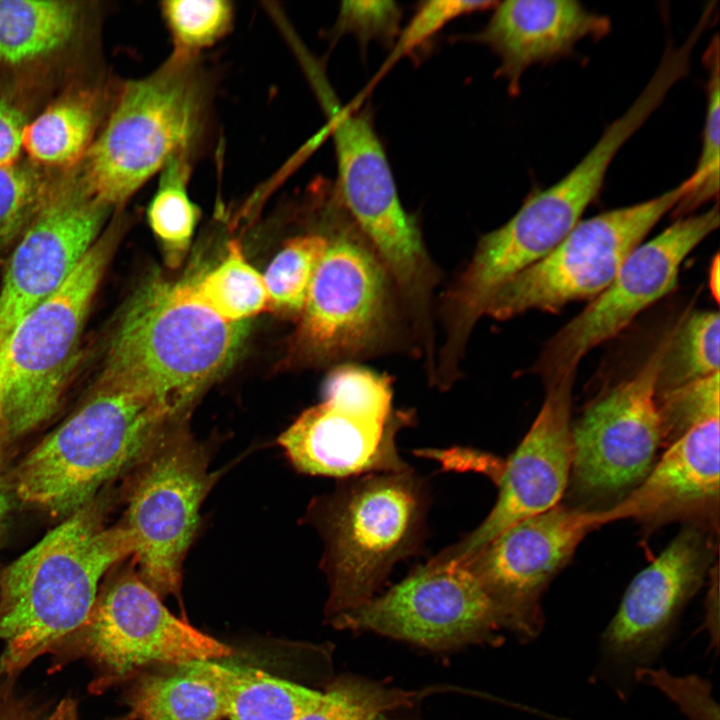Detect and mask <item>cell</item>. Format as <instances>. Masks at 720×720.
Instances as JSON below:
<instances>
[{
    "label": "cell",
    "instance_id": "38",
    "mask_svg": "<svg viewBox=\"0 0 720 720\" xmlns=\"http://www.w3.org/2000/svg\"><path fill=\"white\" fill-rule=\"evenodd\" d=\"M494 1L434 0L423 2L399 33L390 61L412 52L452 20L477 11L493 8Z\"/></svg>",
    "mask_w": 720,
    "mask_h": 720
},
{
    "label": "cell",
    "instance_id": "41",
    "mask_svg": "<svg viewBox=\"0 0 720 720\" xmlns=\"http://www.w3.org/2000/svg\"><path fill=\"white\" fill-rule=\"evenodd\" d=\"M709 286L714 298L719 300V257L716 256L710 270Z\"/></svg>",
    "mask_w": 720,
    "mask_h": 720
},
{
    "label": "cell",
    "instance_id": "36",
    "mask_svg": "<svg viewBox=\"0 0 720 720\" xmlns=\"http://www.w3.org/2000/svg\"><path fill=\"white\" fill-rule=\"evenodd\" d=\"M639 683L659 690L687 720H720L712 685L698 674L675 675L663 667L652 666L637 673L636 684Z\"/></svg>",
    "mask_w": 720,
    "mask_h": 720
},
{
    "label": "cell",
    "instance_id": "34",
    "mask_svg": "<svg viewBox=\"0 0 720 720\" xmlns=\"http://www.w3.org/2000/svg\"><path fill=\"white\" fill-rule=\"evenodd\" d=\"M52 183L34 165L0 167V257L24 231Z\"/></svg>",
    "mask_w": 720,
    "mask_h": 720
},
{
    "label": "cell",
    "instance_id": "31",
    "mask_svg": "<svg viewBox=\"0 0 720 720\" xmlns=\"http://www.w3.org/2000/svg\"><path fill=\"white\" fill-rule=\"evenodd\" d=\"M326 246L327 237L321 234L302 235L286 242L263 275L269 309L301 315Z\"/></svg>",
    "mask_w": 720,
    "mask_h": 720
},
{
    "label": "cell",
    "instance_id": "15",
    "mask_svg": "<svg viewBox=\"0 0 720 720\" xmlns=\"http://www.w3.org/2000/svg\"><path fill=\"white\" fill-rule=\"evenodd\" d=\"M608 523L605 509L560 503L521 520L468 557L467 568L496 606L504 629L521 642L541 634V597L592 530Z\"/></svg>",
    "mask_w": 720,
    "mask_h": 720
},
{
    "label": "cell",
    "instance_id": "12",
    "mask_svg": "<svg viewBox=\"0 0 720 720\" xmlns=\"http://www.w3.org/2000/svg\"><path fill=\"white\" fill-rule=\"evenodd\" d=\"M64 645L98 669L95 692L150 664L179 666L232 653L171 613L132 567L101 586L89 617L59 648Z\"/></svg>",
    "mask_w": 720,
    "mask_h": 720
},
{
    "label": "cell",
    "instance_id": "5",
    "mask_svg": "<svg viewBox=\"0 0 720 720\" xmlns=\"http://www.w3.org/2000/svg\"><path fill=\"white\" fill-rule=\"evenodd\" d=\"M427 507L424 482L411 470L355 477L315 505L313 521L325 541L328 616L372 599L395 563L417 550Z\"/></svg>",
    "mask_w": 720,
    "mask_h": 720
},
{
    "label": "cell",
    "instance_id": "40",
    "mask_svg": "<svg viewBox=\"0 0 720 720\" xmlns=\"http://www.w3.org/2000/svg\"><path fill=\"white\" fill-rule=\"evenodd\" d=\"M27 123L19 106L0 97V167L18 163L23 151V135Z\"/></svg>",
    "mask_w": 720,
    "mask_h": 720
},
{
    "label": "cell",
    "instance_id": "4",
    "mask_svg": "<svg viewBox=\"0 0 720 720\" xmlns=\"http://www.w3.org/2000/svg\"><path fill=\"white\" fill-rule=\"evenodd\" d=\"M210 87L197 57L173 54L126 82L77 174L110 208L128 200L179 155H192L208 119Z\"/></svg>",
    "mask_w": 720,
    "mask_h": 720
},
{
    "label": "cell",
    "instance_id": "33",
    "mask_svg": "<svg viewBox=\"0 0 720 720\" xmlns=\"http://www.w3.org/2000/svg\"><path fill=\"white\" fill-rule=\"evenodd\" d=\"M172 35L174 54L197 57L232 27L234 9L226 0H172L161 4Z\"/></svg>",
    "mask_w": 720,
    "mask_h": 720
},
{
    "label": "cell",
    "instance_id": "6",
    "mask_svg": "<svg viewBox=\"0 0 720 720\" xmlns=\"http://www.w3.org/2000/svg\"><path fill=\"white\" fill-rule=\"evenodd\" d=\"M116 242L90 248L64 285L27 313L0 354V451L58 410L80 358L87 317Z\"/></svg>",
    "mask_w": 720,
    "mask_h": 720
},
{
    "label": "cell",
    "instance_id": "7",
    "mask_svg": "<svg viewBox=\"0 0 720 720\" xmlns=\"http://www.w3.org/2000/svg\"><path fill=\"white\" fill-rule=\"evenodd\" d=\"M133 470L120 525L136 570L160 597L179 595L200 508L217 475L209 470L205 448L184 425L164 435Z\"/></svg>",
    "mask_w": 720,
    "mask_h": 720
},
{
    "label": "cell",
    "instance_id": "22",
    "mask_svg": "<svg viewBox=\"0 0 720 720\" xmlns=\"http://www.w3.org/2000/svg\"><path fill=\"white\" fill-rule=\"evenodd\" d=\"M610 30L609 17L578 1L509 0L497 2L484 28L468 38L498 57L496 75L517 95L527 69L569 56L582 40L601 39Z\"/></svg>",
    "mask_w": 720,
    "mask_h": 720
},
{
    "label": "cell",
    "instance_id": "37",
    "mask_svg": "<svg viewBox=\"0 0 720 720\" xmlns=\"http://www.w3.org/2000/svg\"><path fill=\"white\" fill-rule=\"evenodd\" d=\"M401 16L394 1H343L333 34H352L362 48L373 40L390 43L401 31Z\"/></svg>",
    "mask_w": 720,
    "mask_h": 720
},
{
    "label": "cell",
    "instance_id": "29",
    "mask_svg": "<svg viewBox=\"0 0 720 720\" xmlns=\"http://www.w3.org/2000/svg\"><path fill=\"white\" fill-rule=\"evenodd\" d=\"M718 311L687 314L671 329L656 383V394L719 372Z\"/></svg>",
    "mask_w": 720,
    "mask_h": 720
},
{
    "label": "cell",
    "instance_id": "39",
    "mask_svg": "<svg viewBox=\"0 0 720 720\" xmlns=\"http://www.w3.org/2000/svg\"><path fill=\"white\" fill-rule=\"evenodd\" d=\"M8 680L0 679V720H79L73 699H62L52 708L36 706L15 696Z\"/></svg>",
    "mask_w": 720,
    "mask_h": 720
},
{
    "label": "cell",
    "instance_id": "23",
    "mask_svg": "<svg viewBox=\"0 0 720 720\" xmlns=\"http://www.w3.org/2000/svg\"><path fill=\"white\" fill-rule=\"evenodd\" d=\"M190 663L219 690L230 720H298L322 697L257 668L218 660Z\"/></svg>",
    "mask_w": 720,
    "mask_h": 720
},
{
    "label": "cell",
    "instance_id": "32",
    "mask_svg": "<svg viewBox=\"0 0 720 720\" xmlns=\"http://www.w3.org/2000/svg\"><path fill=\"white\" fill-rule=\"evenodd\" d=\"M415 695L359 677L343 676L322 692L318 704L298 720H376L385 712L411 704Z\"/></svg>",
    "mask_w": 720,
    "mask_h": 720
},
{
    "label": "cell",
    "instance_id": "25",
    "mask_svg": "<svg viewBox=\"0 0 720 720\" xmlns=\"http://www.w3.org/2000/svg\"><path fill=\"white\" fill-rule=\"evenodd\" d=\"M80 19L76 2L0 0V64L19 66L64 48Z\"/></svg>",
    "mask_w": 720,
    "mask_h": 720
},
{
    "label": "cell",
    "instance_id": "2",
    "mask_svg": "<svg viewBox=\"0 0 720 720\" xmlns=\"http://www.w3.org/2000/svg\"><path fill=\"white\" fill-rule=\"evenodd\" d=\"M247 331V322L226 321L205 306L188 281L150 279L122 310L98 382L138 392L184 422Z\"/></svg>",
    "mask_w": 720,
    "mask_h": 720
},
{
    "label": "cell",
    "instance_id": "9",
    "mask_svg": "<svg viewBox=\"0 0 720 720\" xmlns=\"http://www.w3.org/2000/svg\"><path fill=\"white\" fill-rule=\"evenodd\" d=\"M390 379L366 368L344 365L324 386L321 403L305 410L279 437L300 472L337 478L401 472L396 433L409 416L395 414Z\"/></svg>",
    "mask_w": 720,
    "mask_h": 720
},
{
    "label": "cell",
    "instance_id": "1",
    "mask_svg": "<svg viewBox=\"0 0 720 720\" xmlns=\"http://www.w3.org/2000/svg\"><path fill=\"white\" fill-rule=\"evenodd\" d=\"M12 562L0 580V678L59 648L89 617L104 576L131 556L121 525L106 528L88 506Z\"/></svg>",
    "mask_w": 720,
    "mask_h": 720
},
{
    "label": "cell",
    "instance_id": "11",
    "mask_svg": "<svg viewBox=\"0 0 720 720\" xmlns=\"http://www.w3.org/2000/svg\"><path fill=\"white\" fill-rule=\"evenodd\" d=\"M714 553L712 537L691 524L634 577L600 636L593 680L608 685L622 700L631 695L637 673L654 666L671 641Z\"/></svg>",
    "mask_w": 720,
    "mask_h": 720
},
{
    "label": "cell",
    "instance_id": "26",
    "mask_svg": "<svg viewBox=\"0 0 720 720\" xmlns=\"http://www.w3.org/2000/svg\"><path fill=\"white\" fill-rule=\"evenodd\" d=\"M131 706L140 720H220L226 716L221 693L190 662L172 673L142 679L132 693Z\"/></svg>",
    "mask_w": 720,
    "mask_h": 720
},
{
    "label": "cell",
    "instance_id": "24",
    "mask_svg": "<svg viewBox=\"0 0 720 720\" xmlns=\"http://www.w3.org/2000/svg\"><path fill=\"white\" fill-rule=\"evenodd\" d=\"M100 105L90 90L66 93L31 122L23 135V151L38 166L73 168L95 139Z\"/></svg>",
    "mask_w": 720,
    "mask_h": 720
},
{
    "label": "cell",
    "instance_id": "27",
    "mask_svg": "<svg viewBox=\"0 0 720 720\" xmlns=\"http://www.w3.org/2000/svg\"><path fill=\"white\" fill-rule=\"evenodd\" d=\"M188 282L196 298L226 321L246 322L269 309L263 275L246 261L235 241L214 269Z\"/></svg>",
    "mask_w": 720,
    "mask_h": 720
},
{
    "label": "cell",
    "instance_id": "14",
    "mask_svg": "<svg viewBox=\"0 0 720 720\" xmlns=\"http://www.w3.org/2000/svg\"><path fill=\"white\" fill-rule=\"evenodd\" d=\"M719 226L716 204L678 218L626 258L613 281L547 342L536 373L545 386L576 375L581 359L622 332L642 311L670 293L685 258Z\"/></svg>",
    "mask_w": 720,
    "mask_h": 720
},
{
    "label": "cell",
    "instance_id": "17",
    "mask_svg": "<svg viewBox=\"0 0 720 720\" xmlns=\"http://www.w3.org/2000/svg\"><path fill=\"white\" fill-rule=\"evenodd\" d=\"M332 624L434 650L497 642L504 629L496 606L467 568L433 559L383 595L333 617Z\"/></svg>",
    "mask_w": 720,
    "mask_h": 720
},
{
    "label": "cell",
    "instance_id": "35",
    "mask_svg": "<svg viewBox=\"0 0 720 720\" xmlns=\"http://www.w3.org/2000/svg\"><path fill=\"white\" fill-rule=\"evenodd\" d=\"M664 443L707 418L719 416V372L656 394Z\"/></svg>",
    "mask_w": 720,
    "mask_h": 720
},
{
    "label": "cell",
    "instance_id": "8",
    "mask_svg": "<svg viewBox=\"0 0 720 720\" xmlns=\"http://www.w3.org/2000/svg\"><path fill=\"white\" fill-rule=\"evenodd\" d=\"M316 88L334 138L339 200L406 300L422 309L433 284L432 266L372 122L367 113L341 107L326 83Z\"/></svg>",
    "mask_w": 720,
    "mask_h": 720
},
{
    "label": "cell",
    "instance_id": "28",
    "mask_svg": "<svg viewBox=\"0 0 720 720\" xmlns=\"http://www.w3.org/2000/svg\"><path fill=\"white\" fill-rule=\"evenodd\" d=\"M190 159V155L176 156L160 171L147 209L148 223L172 268L179 266L186 255L200 217L187 191Z\"/></svg>",
    "mask_w": 720,
    "mask_h": 720
},
{
    "label": "cell",
    "instance_id": "10",
    "mask_svg": "<svg viewBox=\"0 0 720 720\" xmlns=\"http://www.w3.org/2000/svg\"><path fill=\"white\" fill-rule=\"evenodd\" d=\"M685 190L682 182L652 199L581 220L547 256L502 285L485 314L506 320L530 310L553 313L572 301L595 298Z\"/></svg>",
    "mask_w": 720,
    "mask_h": 720
},
{
    "label": "cell",
    "instance_id": "30",
    "mask_svg": "<svg viewBox=\"0 0 720 720\" xmlns=\"http://www.w3.org/2000/svg\"><path fill=\"white\" fill-rule=\"evenodd\" d=\"M703 56L707 83L702 145L696 167L684 181L685 193L674 208L675 214L681 217L717 197L719 192L720 72L717 34Z\"/></svg>",
    "mask_w": 720,
    "mask_h": 720
},
{
    "label": "cell",
    "instance_id": "43",
    "mask_svg": "<svg viewBox=\"0 0 720 720\" xmlns=\"http://www.w3.org/2000/svg\"><path fill=\"white\" fill-rule=\"evenodd\" d=\"M562 720H568V719H562Z\"/></svg>",
    "mask_w": 720,
    "mask_h": 720
},
{
    "label": "cell",
    "instance_id": "21",
    "mask_svg": "<svg viewBox=\"0 0 720 720\" xmlns=\"http://www.w3.org/2000/svg\"><path fill=\"white\" fill-rule=\"evenodd\" d=\"M668 445L643 481L605 508L609 523L630 518L651 527L681 518L717 523L719 416L695 423Z\"/></svg>",
    "mask_w": 720,
    "mask_h": 720
},
{
    "label": "cell",
    "instance_id": "3",
    "mask_svg": "<svg viewBox=\"0 0 720 720\" xmlns=\"http://www.w3.org/2000/svg\"><path fill=\"white\" fill-rule=\"evenodd\" d=\"M183 424L150 398L97 381L81 406L20 462L15 492L26 504L68 516Z\"/></svg>",
    "mask_w": 720,
    "mask_h": 720
},
{
    "label": "cell",
    "instance_id": "16",
    "mask_svg": "<svg viewBox=\"0 0 720 720\" xmlns=\"http://www.w3.org/2000/svg\"><path fill=\"white\" fill-rule=\"evenodd\" d=\"M670 334L671 329L633 376L593 400L572 425L570 476L585 497L620 501L656 463L664 445L656 383Z\"/></svg>",
    "mask_w": 720,
    "mask_h": 720
},
{
    "label": "cell",
    "instance_id": "42",
    "mask_svg": "<svg viewBox=\"0 0 720 720\" xmlns=\"http://www.w3.org/2000/svg\"><path fill=\"white\" fill-rule=\"evenodd\" d=\"M8 507V501L0 482V527Z\"/></svg>",
    "mask_w": 720,
    "mask_h": 720
},
{
    "label": "cell",
    "instance_id": "19",
    "mask_svg": "<svg viewBox=\"0 0 720 720\" xmlns=\"http://www.w3.org/2000/svg\"><path fill=\"white\" fill-rule=\"evenodd\" d=\"M110 207L77 172L53 182L17 239L0 290V354L19 321L69 279L98 240Z\"/></svg>",
    "mask_w": 720,
    "mask_h": 720
},
{
    "label": "cell",
    "instance_id": "18",
    "mask_svg": "<svg viewBox=\"0 0 720 720\" xmlns=\"http://www.w3.org/2000/svg\"><path fill=\"white\" fill-rule=\"evenodd\" d=\"M353 223L327 237L301 313L298 342L319 359L370 350L384 335L390 308L389 273Z\"/></svg>",
    "mask_w": 720,
    "mask_h": 720
},
{
    "label": "cell",
    "instance_id": "13",
    "mask_svg": "<svg viewBox=\"0 0 720 720\" xmlns=\"http://www.w3.org/2000/svg\"><path fill=\"white\" fill-rule=\"evenodd\" d=\"M651 114L647 102L635 100L565 176L534 193L505 224L485 234L467 266L474 286L494 293L554 250L598 196L619 150Z\"/></svg>",
    "mask_w": 720,
    "mask_h": 720
},
{
    "label": "cell",
    "instance_id": "20",
    "mask_svg": "<svg viewBox=\"0 0 720 720\" xmlns=\"http://www.w3.org/2000/svg\"><path fill=\"white\" fill-rule=\"evenodd\" d=\"M575 375L546 386L542 407L518 447L506 460L496 485L498 497L487 517L458 543L435 557L458 562L511 525L559 504L571 475L572 387Z\"/></svg>",
    "mask_w": 720,
    "mask_h": 720
}]
</instances>
